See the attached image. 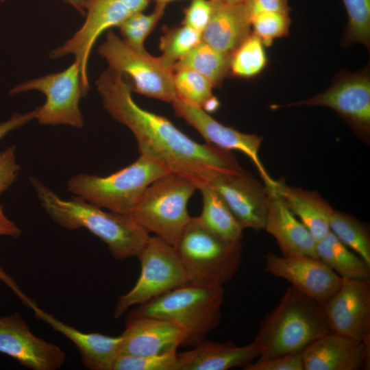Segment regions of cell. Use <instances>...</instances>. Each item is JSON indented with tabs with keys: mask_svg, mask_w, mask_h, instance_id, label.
Listing matches in <instances>:
<instances>
[{
	"mask_svg": "<svg viewBox=\"0 0 370 370\" xmlns=\"http://www.w3.org/2000/svg\"><path fill=\"white\" fill-rule=\"evenodd\" d=\"M265 270L283 278L301 293L322 304L339 288L342 278L318 258L306 255L265 256Z\"/></svg>",
	"mask_w": 370,
	"mask_h": 370,
	"instance_id": "obj_16",
	"label": "cell"
},
{
	"mask_svg": "<svg viewBox=\"0 0 370 370\" xmlns=\"http://www.w3.org/2000/svg\"><path fill=\"white\" fill-rule=\"evenodd\" d=\"M243 3L250 20L252 16L261 12L290 13L291 12L288 0H246Z\"/></svg>",
	"mask_w": 370,
	"mask_h": 370,
	"instance_id": "obj_39",
	"label": "cell"
},
{
	"mask_svg": "<svg viewBox=\"0 0 370 370\" xmlns=\"http://www.w3.org/2000/svg\"><path fill=\"white\" fill-rule=\"evenodd\" d=\"M231 58L232 54L219 51L201 40L175 62L173 71H195L207 77L214 87H218L230 71Z\"/></svg>",
	"mask_w": 370,
	"mask_h": 370,
	"instance_id": "obj_27",
	"label": "cell"
},
{
	"mask_svg": "<svg viewBox=\"0 0 370 370\" xmlns=\"http://www.w3.org/2000/svg\"><path fill=\"white\" fill-rule=\"evenodd\" d=\"M330 332L321 304L291 286L260 325L254 339L261 348L257 359L301 352Z\"/></svg>",
	"mask_w": 370,
	"mask_h": 370,
	"instance_id": "obj_3",
	"label": "cell"
},
{
	"mask_svg": "<svg viewBox=\"0 0 370 370\" xmlns=\"http://www.w3.org/2000/svg\"><path fill=\"white\" fill-rule=\"evenodd\" d=\"M103 108L135 136L138 150L162 162L171 173L201 181L214 171L243 168L230 152L211 144H200L166 117L142 108L133 99L123 75L108 67L95 82Z\"/></svg>",
	"mask_w": 370,
	"mask_h": 370,
	"instance_id": "obj_1",
	"label": "cell"
},
{
	"mask_svg": "<svg viewBox=\"0 0 370 370\" xmlns=\"http://www.w3.org/2000/svg\"><path fill=\"white\" fill-rule=\"evenodd\" d=\"M98 53L109 68L130 77L132 90L166 103H172L176 98L173 69L160 56L134 49L110 29Z\"/></svg>",
	"mask_w": 370,
	"mask_h": 370,
	"instance_id": "obj_9",
	"label": "cell"
},
{
	"mask_svg": "<svg viewBox=\"0 0 370 370\" xmlns=\"http://www.w3.org/2000/svg\"><path fill=\"white\" fill-rule=\"evenodd\" d=\"M169 173V168L147 151L121 170L106 177L79 173L68 181L67 190L75 197L110 212L130 215L146 188Z\"/></svg>",
	"mask_w": 370,
	"mask_h": 370,
	"instance_id": "obj_4",
	"label": "cell"
},
{
	"mask_svg": "<svg viewBox=\"0 0 370 370\" xmlns=\"http://www.w3.org/2000/svg\"><path fill=\"white\" fill-rule=\"evenodd\" d=\"M317 258L341 278L370 280V265L331 231L317 242Z\"/></svg>",
	"mask_w": 370,
	"mask_h": 370,
	"instance_id": "obj_26",
	"label": "cell"
},
{
	"mask_svg": "<svg viewBox=\"0 0 370 370\" xmlns=\"http://www.w3.org/2000/svg\"><path fill=\"white\" fill-rule=\"evenodd\" d=\"M212 10V0H192L184 10L183 25L202 33L210 21Z\"/></svg>",
	"mask_w": 370,
	"mask_h": 370,
	"instance_id": "obj_36",
	"label": "cell"
},
{
	"mask_svg": "<svg viewBox=\"0 0 370 370\" xmlns=\"http://www.w3.org/2000/svg\"><path fill=\"white\" fill-rule=\"evenodd\" d=\"M330 228L345 246L370 265V235L364 223L349 214L334 209Z\"/></svg>",
	"mask_w": 370,
	"mask_h": 370,
	"instance_id": "obj_29",
	"label": "cell"
},
{
	"mask_svg": "<svg viewBox=\"0 0 370 370\" xmlns=\"http://www.w3.org/2000/svg\"><path fill=\"white\" fill-rule=\"evenodd\" d=\"M29 181L42 207L53 221L70 230H88L106 244L116 260L137 257L150 236L130 215L105 212L77 197L62 199L36 177L31 176Z\"/></svg>",
	"mask_w": 370,
	"mask_h": 370,
	"instance_id": "obj_2",
	"label": "cell"
},
{
	"mask_svg": "<svg viewBox=\"0 0 370 370\" xmlns=\"http://www.w3.org/2000/svg\"><path fill=\"white\" fill-rule=\"evenodd\" d=\"M304 370L369 369L370 340L365 342L332 332L301 352Z\"/></svg>",
	"mask_w": 370,
	"mask_h": 370,
	"instance_id": "obj_20",
	"label": "cell"
},
{
	"mask_svg": "<svg viewBox=\"0 0 370 370\" xmlns=\"http://www.w3.org/2000/svg\"><path fill=\"white\" fill-rule=\"evenodd\" d=\"M177 352L153 356L119 354L112 370H175Z\"/></svg>",
	"mask_w": 370,
	"mask_h": 370,
	"instance_id": "obj_35",
	"label": "cell"
},
{
	"mask_svg": "<svg viewBox=\"0 0 370 370\" xmlns=\"http://www.w3.org/2000/svg\"><path fill=\"white\" fill-rule=\"evenodd\" d=\"M38 108L26 113H14L6 121L0 123V140L10 132L36 119Z\"/></svg>",
	"mask_w": 370,
	"mask_h": 370,
	"instance_id": "obj_40",
	"label": "cell"
},
{
	"mask_svg": "<svg viewBox=\"0 0 370 370\" xmlns=\"http://www.w3.org/2000/svg\"><path fill=\"white\" fill-rule=\"evenodd\" d=\"M14 282L10 288L32 310L35 317L59 332L72 341L77 348L84 365L90 370H112L119 355L121 336H110L100 333H86L58 320L40 309L31 298L24 294Z\"/></svg>",
	"mask_w": 370,
	"mask_h": 370,
	"instance_id": "obj_19",
	"label": "cell"
},
{
	"mask_svg": "<svg viewBox=\"0 0 370 370\" xmlns=\"http://www.w3.org/2000/svg\"><path fill=\"white\" fill-rule=\"evenodd\" d=\"M291 20L289 13L267 12L257 14L251 18L253 33L269 47L273 40L288 35Z\"/></svg>",
	"mask_w": 370,
	"mask_h": 370,
	"instance_id": "obj_34",
	"label": "cell"
},
{
	"mask_svg": "<svg viewBox=\"0 0 370 370\" xmlns=\"http://www.w3.org/2000/svg\"><path fill=\"white\" fill-rule=\"evenodd\" d=\"M121 336L119 354L133 356L177 352L178 347L184 345L186 338L184 330L172 321L151 316L128 314Z\"/></svg>",
	"mask_w": 370,
	"mask_h": 370,
	"instance_id": "obj_18",
	"label": "cell"
},
{
	"mask_svg": "<svg viewBox=\"0 0 370 370\" xmlns=\"http://www.w3.org/2000/svg\"><path fill=\"white\" fill-rule=\"evenodd\" d=\"M0 352L34 370H56L66 360L59 346L35 336L18 312L0 317Z\"/></svg>",
	"mask_w": 370,
	"mask_h": 370,
	"instance_id": "obj_17",
	"label": "cell"
},
{
	"mask_svg": "<svg viewBox=\"0 0 370 370\" xmlns=\"http://www.w3.org/2000/svg\"><path fill=\"white\" fill-rule=\"evenodd\" d=\"M201 33L186 25L168 29L160 40V57L171 67L201 41Z\"/></svg>",
	"mask_w": 370,
	"mask_h": 370,
	"instance_id": "obj_32",
	"label": "cell"
},
{
	"mask_svg": "<svg viewBox=\"0 0 370 370\" xmlns=\"http://www.w3.org/2000/svg\"><path fill=\"white\" fill-rule=\"evenodd\" d=\"M319 106L334 110L360 138L370 136V77L367 70L341 74L325 91L286 107Z\"/></svg>",
	"mask_w": 370,
	"mask_h": 370,
	"instance_id": "obj_12",
	"label": "cell"
},
{
	"mask_svg": "<svg viewBox=\"0 0 370 370\" xmlns=\"http://www.w3.org/2000/svg\"><path fill=\"white\" fill-rule=\"evenodd\" d=\"M5 0H0V2H3L5 1Z\"/></svg>",
	"mask_w": 370,
	"mask_h": 370,
	"instance_id": "obj_45",
	"label": "cell"
},
{
	"mask_svg": "<svg viewBox=\"0 0 370 370\" xmlns=\"http://www.w3.org/2000/svg\"><path fill=\"white\" fill-rule=\"evenodd\" d=\"M137 258L140 263L139 277L132 289L119 297L115 319L130 308L188 282L176 248L156 236H149Z\"/></svg>",
	"mask_w": 370,
	"mask_h": 370,
	"instance_id": "obj_8",
	"label": "cell"
},
{
	"mask_svg": "<svg viewBox=\"0 0 370 370\" xmlns=\"http://www.w3.org/2000/svg\"><path fill=\"white\" fill-rule=\"evenodd\" d=\"M20 170L14 146L7 147L0 152V195L15 182Z\"/></svg>",
	"mask_w": 370,
	"mask_h": 370,
	"instance_id": "obj_38",
	"label": "cell"
},
{
	"mask_svg": "<svg viewBox=\"0 0 370 370\" xmlns=\"http://www.w3.org/2000/svg\"><path fill=\"white\" fill-rule=\"evenodd\" d=\"M212 1V14L201 40L219 51L232 55L251 33L250 17L244 3Z\"/></svg>",
	"mask_w": 370,
	"mask_h": 370,
	"instance_id": "obj_23",
	"label": "cell"
},
{
	"mask_svg": "<svg viewBox=\"0 0 370 370\" xmlns=\"http://www.w3.org/2000/svg\"><path fill=\"white\" fill-rule=\"evenodd\" d=\"M260 345L254 341L243 346L227 341L217 343L204 339L192 349L177 353L175 370H227L244 369L258 358Z\"/></svg>",
	"mask_w": 370,
	"mask_h": 370,
	"instance_id": "obj_21",
	"label": "cell"
},
{
	"mask_svg": "<svg viewBox=\"0 0 370 370\" xmlns=\"http://www.w3.org/2000/svg\"><path fill=\"white\" fill-rule=\"evenodd\" d=\"M245 370H304L301 352L288 354L267 360H258Z\"/></svg>",
	"mask_w": 370,
	"mask_h": 370,
	"instance_id": "obj_37",
	"label": "cell"
},
{
	"mask_svg": "<svg viewBox=\"0 0 370 370\" xmlns=\"http://www.w3.org/2000/svg\"><path fill=\"white\" fill-rule=\"evenodd\" d=\"M202 181L219 193L243 229L264 230L270 193L251 174L243 169L214 171Z\"/></svg>",
	"mask_w": 370,
	"mask_h": 370,
	"instance_id": "obj_13",
	"label": "cell"
},
{
	"mask_svg": "<svg viewBox=\"0 0 370 370\" xmlns=\"http://www.w3.org/2000/svg\"><path fill=\"white\" fill-rule=\"evenodd\" d=\"M20 228L4 213L3 207L0 204V236L17 238L21 235Z\"/></svg>",
	"mask_w": 370,
	"mask_h": 370,
	"instance_id": "obj_41",
	"label": "cell"
},
{
	"mask_svg": "<svg viewBox=\"0 0 370 370\" xmlns=\"http://www.w3.org/2000/svg\"><path fill=\"white\" fill-rule=\"evenodd\" d=\"M175 0H155L156 3H161L167 5L169 3Z\"/></svg>",
	"mask_w": 370,
	"mask_h": 370,
	"instance_id": "obj_44",
	"label": "cell"
},
{
	"mask_svg": "<svg viewBox=\"0 0 370 370\" xmlns=\"http://www.w3.org/2000/svg\"><path fill=\"white\" fill-rule=\"evenodd\" d=\"M167 5L156 3L150 14L138 12L125 19L117 27L122 39L134 49L146 52L144 42L164 14Z\"/></svg>",
	"mask_w": 370,
	"mask_h": 370,
	"instance_id": "obj_31",
	"label": "cell"
},
{
	"mask_svg": "<svg viewBox=\"0 0 370 370\" xmlns=\"http://www.w3.org/2000/svg\"><path fill=\"white\" fill-rule=\"evenodd\" d=\"M30 90L39 91L46 98L44 104L37 107L36 119L40 125L83 127L84 118L79 102L88 92L83 86L79 66L75 60L62 71L29 79L15 86L9 95Z\"/></svg>",
	"mask_w": 370,
	"mask_h": 370,
	"instance_id": "obj_10",
	"label": "cell"
},
{
	"mask_svg": "<svg viewBox=\"0 0 370 370\" xmlns=\"http://www.w3.org/2000/svg\"><path fill=\"white\" fill-rule=\"evenodd\" d=\"M173 82L177 97L183 101L207 112L219 108V101L212 93V84L201 74L190 69H177L174 71Z\"/></svg>",
	"mask_w": 370,
	"mask_h": 370,
	"instance_id": "obj_28",
	"label": "cell"
},
{
	"mask_svg": "<svg viewBox=\"0 0 370 370\" xmlns=\"http://www.w3.org/2000/svg\"><path fill=\"white\" fill-rule=\"evenodd\" d=\"M305 225L317 241L330 232V217L334 210L330 203L316 191L289 186L278 180L274 193Z\"/></svg>",
	"mask_w": 370,
	"mask_h": 370,
	"instance_id": "obj_24",
	"label": "cell"
},
{
	"mask_svg": "<svg viewBox=\"0 0 370 370\" xmlns=\"http://www.w3.org/2000/svg\"><path fill=\"white\" fill-rule=\"evenodd\" d=\"M66 3L71 5L82 16H85L86 5L88 0H63Z\"/></svg>",
	"mask_w": 370,
	"mask_h": 370,
	"instance_id": "obj_42",
	"label": "cell"
},
{
	"mask_svg": "<svg viewBox=\"0 0 370 370\" xmlns=\"http://www.w3.org/2000/svg\"><path fill=\"white\" fill-rule=\"evenodd\" d=\"M188 282L223 286L238 271L241 241L230 243L206 227L198 216L191 217L176 247Z\"/></svg>",
	"mask_w": 370,
	"mask_h": 370,
	"instance_id": "obj_7",
	"label": "cell"
},
{
	"mask_svg": "<svg viewBox=\"0 0 370 370\" xmlns=\"http://www.w3.org/2000/svg\"><path fill=\"white\" fill-rule=\"evenodd\" d=\"M171 103L175 115L197 130L207 143L227 151L237 150L248 156L257 168L264 185L269 192H274L278 181L269 175L259 157L263 137L245 134L232 127L225 126L216 121L204 110L188 104L178 97Z\"/></svg>",
	"mask_w": 370,
	"mask_h": 370,
	"instance_id": "obj_15",
	"label": "cell"
},
{
	"mask_svg": "<svg viewBox=\"0 0 370 370\" xmlns=\"http://www.w3.org/2000/svg\"><path fill=\"white\" fill-rule=\"evenodd\" d=\"M321 304L332 332L370 340V280L342 278L338 290Z\"/></svg>",
	"mask_w": 370,
	"mask_h": 370,
	"instance_id": "obj_14",
	"label": "cell"
},
{
	"mask_svg": "<svg viewBox=\"0 0 370 370\" xmlns=\"http://www.w3.org/2000/svg\"><path fill=\"white\" fill-rule=\"evenodd\" d=\"M264 230L275 238L282 256L317 258V241L275 193H270Z\"/></svg>",
	"mask_w": 370,
	"mask_h": 370,
	"instance_id": "obj_22",
	"label": "cell"
},
{
	"mask_svg": "<svg viewBox=\"0 0 370 370\" xmlns=\"http://www.w3.org/2000/svg\"><path fill=\"white\" fill-rule=\"evenodd\" d=\"M225 292L223 286H207L188 282L127 313L151 316L177 324L186 333L184 345L195 346L215 329L221 320Z\"/></svg>",
	"mask_w": 370,
	"mask_h": 370,
	"instance_id": "obj_5",
	"label": "cell"
},
{
	"mask_svg": "<svg viewBox=\"0 0 370 370\" xmlns=\"http://www.w3.org/2000/svg\"><path fill=\"white\" fill-rule=\"evenodd\" d=\"M222 2L227 3H241L245 2L246 0H219Z\"/></svg>",
	"mask_w": 370,
	"mask_h": 370,
	"instance_id": "obj_43",
	"label": "cell"
},
{
	"mask_svg": "<svg viewBox=\"0 0 370 370\" xmlns=\"http://www.w3.org/2000/svg\"><path fill=\"white\" fill-rule=\"evenodd\" d=\"M149 2L150 0H88L82 27L63 45L52 50L50 58L74 56L79 66L83 86L88 92L90 87L88 62L98 38L111 27H118L134 13L144 11Z\"/></svg>",
	"mask_w": 370,
	"mask_h": 370,
	"instance_id": "obj_11",
	"label": "cell"
},
{
	"mask_svg": "<svg viewBox=\"0 0 370 370\" xmlns=\"http://www.w3.org/2000/svg\"><path fill=\"white\" fill-rule=\"evenodd\" d=\"M196 190L193 179L169 173L146 188L130 216L149 233L176 248L191 219L187 206Z\"/></svg>",
	"mask_w": 370,
	"mask_h": 370,
	"instance_id": "obj_6",
	"label": "cell"
},
{
	"mask_svg": "<svg viewBox=\"0 0 370 370\" xmlns=\"http://www.w3.org/2000/svg\"><path fill=\"white\" fill-rule=\"evenodd\" d=\"M267 62L264 46L253 32L232 55L230 71L234 76L251 77L258 75Z\"/></svg>",
	"mask_w": 370,
	"mask_h": 370,
	"instance_id": "obj_30",
	"label": "cell"
},
{
	"mask_svg": "<svg viewBox=\"0 0 370 370\" xmlns=\"http://www.w3.org/2000/svg\"><path fill=\"white\" fill-rule=\"evenodd\" d=\"M196 184L202 196V210L198 216L202 224L223 241L241 242L244 229L219 193L204 181Z\"/></svg>",
	"mask_w": 370,
	"mask_h": 370,
	"instance_id": "obj_25",
	"label": "cell"
},
{
	"mask_svg": "<svg viewBox=\"0 0 370 370\" xmlns=\"http://www.w3.org/2000/svg\"><path fill=\"white\" fill-rule=\"evenodd\" d=\"M348 16L344 36L347 44L370 45V0H342Z\"/></svg>",
	"mask_w": 370,
	"mask_h": 370,
	"instance_id": "obj_33",
	"label": "cell"
}]
</instances>
